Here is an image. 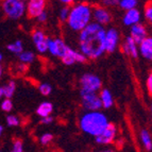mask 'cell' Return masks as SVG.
<instances>
[{"mask_svg": "<svg viewBox=\"0 0 152 152\" xmlns=\"http://www.w3.org/2000/svg\"><path fill=\"white\" fill-rule=\"evenodd\" d=\"M79 32V48L81 53L91 60H96L103 56L105 52V29L103 28V26L91 21L85 28Z\"/></svg>", "mask_w": 152, "mask_h": 152, "instance_id": "1", "label": "cell"}, {"mask_svg": "<svg viewBox=\"0 0 152 152\" xmlns=\"http://www.w3.org/2000/svg\"><path fill=\"white\" fill-rule=\"evenodd\" d=\"M109 124L107 115L98 111H86L79 120L80 129L89 136H97V135L107 127Z\"/></svg>", "mask_w": 152, "mask_h": 152, "instance_id": "2", "label": "cell"}, {"mask_svg": "<svg viewBox=\"0 0 152 152\" xmlns=\"http://www.w3.org/2000/svg\"><path fill=\"white\" fill-rule=\"evenodd\" d=\"M91 8L86 2H80L75 4L69 10V15L67 18V25L74 31H81L91 21Z\"/></svg>", "mask_w": 152, "mask_h": 152, "instance_id": "3", "label": "cell"}, {"mask_svg": "<svg viewBox=\"0 0 152 152\" xmlns=\"http://www.w3.org/2000/svg\"><path fill=\"white\" fill-rule=\"evenodd\" d=\"M2 10L8 18L17 20L26 14V2L23 0H3Z\"/></svg>", "mask_w": 152, "mask_h": 152, "instance_id": "4", "label": "cell"}, {"mask_svg": "<svg viewBox=\"0 0 152 152\" xmlns=\"http://www.w3.org/2000/svg\"><path fill=\"white\" fill-rule=\"evenodd\" d=\"M80 96H81L82 105L86 111H98L102 109L101 101L97 91H91L81 88Z\"/></svg>", "mask_w": 152, "mask_h": 152, "instance_id": "5", "label": "cell"}, {"mask_svg": "<svg viewBox=\"0 0 152 152\" xmlns=\"http://www.w3.org/2000/svg\"><path fill=\"white\" fill-rule=\"evenodd\" d=\"M117 136V128L114 124L109 122L107 126L99 133L96 138V142L99 145H111L115 142Z\"/></svg>", "mask_w": 152, "mask_h": 152, "instance_id": "6", "label": "cell"}, {"mask_svg": "<svg viewBox=\"0 0 152 152\" xmlns=\"http://www.w3.org/2000/svg\"><path fill=\"white\" fill-rule=\"evenodd\" d=\"M80 85L82 89L91 91H98L101 89L102 82L98 76L93 74H85L80 79Z\"/></svg>", "mask_w": 152, "mask_h": 152, "instance_id": "7", "label": "cell"}, {"mask_svg": "<svg viewBox=\"0 0 152 152\" xmlns=\"http://www.w3.org/2000/svg\"><path fill=\"white\" fill-rule=\"evenodd\" d=\"M67 48H68V46L66 45L65 42L61 38H48L47 51H49L51 56L61 58L66 52Z\"/></svg>", "mask_w": 152, "mask_h": 152, "instance_id": "8", "label": "cell"}, {"mask_svg": "<svg viewBox=\"0 0 152 152\" xmlns=\"http://www.w3.org/2000/svg\"><path fill=\"white\" fill-rule=\"evenodd\" d=\"M119 43V33L116 29L112 28L109 30H105V36H104V47L105 52L112 53L116 50L117 46Z\"/></svg>", "mask_w": 152, "mask_h": 152, "instance_id": "9", "label": "cell"}, {"mask_svg": "<svg viewBox=\"0 0 152 152\" xmlns=\"http://www.w3.org/2000/svg\"><path fill=\"white\" fill-rule=\"evenodd\" d=\"M61 60L65 65H72L75 63H85L87 58L81 52L76 51L74 49H71L70 47H68L64 56L61 58Z\"/></svg>", "mask_w": 152, "mask_h": 152, "instance_id": "10", "label": "cell"}, {"mask_svg": "<svg viewBox=\"0 0 152 152\" xmlns=\"http://www.w3.org/2000/svg\"><path fill=\"white\" fill-rule=\"evenodd\" d=\"M91 18L95 20V23L101 26H105L111 23L112 16L104 7H96L91 9Z\"/></svg>", "mask_w": 152, "mask_h": 152, "instance_id": "11", "label": "cell"}, {"mask_svg": "<svg viewBox=\"0 0 152 152\" xmlns=\"http://www.w3.org/2000/svg\"><path fill=\"white\" fill-rule=\"evenodd\" d=\"M28 4L26 5V13L30 18H36V16L42 13L46 8V0H28Z\"/></svg>", "mask_w": 152, "mask_h": 152, "instance_id": "12", "label": "cell"}, {"mask_svg": "<svg viewBox=\"0 0 152 152\" xmlns=\"http://www.w3.org/2000/svg\"><path fill=\"white\" fill-rule=\"evenodd\" d=\"M32 41L36 47V50L39 53L47 52L48 48V38L46 37L45 33L42 30H35L32 33Z\"/></svg>", "mask_w": 152, "mask_h": 152, "instance_id": "13", "label": "cell"}, {"mask_svg": "<svg viewBox=\"0 0 152 152\" xmlns=\"http://www.w3.org/2000/svg\"><path fill=\"white\" fill-rule=\"evenodd\" d=\"M140 19H142L140 11H138V9L136 8H133L126 11L124 18H122V21H124V26L131 27V26L135 25V23H140Z\"/></svg>", "mask_w": 152, "mask_h": 152, "instance_id": "14", "label": "cell"}, {"mask_svg": "<svg viewBox=\"0 0 152 152\" xmlns=\"http://www.w3.org/2000/svg\"><path fill=\"white\" fill-rule=\"evenodd\" d=\"M140 48V53L142 54V58H147L148 61L152 60V38L150 36H146L144 39L137 44Z\"/></svg>", "mask_w": 152, "mask_h": 152, "instance_id": "15", "label": "cell"}, {"mask_svg": "<svg viewBox=\"0 0 152 152\" xmlns=\"http://www.w3.org/2000/svg\"><path fill=\"white\" fill-rule=\"evenodd\" d=\"M122 50H124V54L131 56L133 58H138V47H137V43L131 37L126 38L124 45H122Z\"/></svg>", "mask_w": 152, "mask_h": 152, "instance_id": "16", "label": "cell"}, {"mask_svg": "<svg viewBox=\"0 0 152 152\" xmlns=\"http://www.w3.org/2000/svg\"><path fill=\"white\" fill-rule=\"evenodd\" d=\"M130 36L138 44L142 39H144V38L147 36V28L140 23H135V25L131 26Z\"/></svg>", "mask_w": 152, "mask_h": 152, "instance_id": "17", "label": "cell"}, {"mask_svg": "<svg viewBox=\"0 0 152 152\" xmlns=\"http://www.w3.org/2000/svg\"><path fill=\"white\" fill-rule=\"evenodd\" d=\"M100 101H101L102 107L104 109H110L114 105V99H113V95L111 94V91L107 88L101 89L100 95H99Z\"/></svg>", "mask_w": 152, "mask_h": 152, "instance_id": "18", "label": "cell"}, {"mask_svg": "<svg viewBox=\"0 0 152 152\" xmlns=\"http://www.w3.org/2000/svg\"><path fill=\"white\" fill-rule=\"evenodd\" d=\"M52 111H53V104L51 103V102L44 101L37 107L36 114L39 117H45V116H48V115H51Z\"/></svg>", "mask_w": 152, "mask_h": 152, "instance_id": "19", "label": "cell"}, {"mask_svg": "<svg viewBox=\"0 0 152 152\" xmlns=\"http://www.w3.org/2000/svg\"><path fill=\"white\" fill-rule=\"evenodd\" d=\"M140 136V140H142V144L145 147V149L147 150V151H151L152 150V140H151V135H150L149 131L146 129L142 130Z\"/></svg>", "mask_w": 152, "mask_h": 152, "instance_id": "20", "label": "cell"}, {"mask_svg": "<svg viewBox=\"0 0 152 152\" xmlns=\"http://www.w3.org/2000/svg\"><path fill=\"white\" fill-rule=\"evenodd\" d=\"M3 89V97L5 98H12L15 94L16 91V83L14 81H10L5 84L4 86H2Z\"/></svg>", "mask_w": 152, "mask_h": 152, "instance_id": "21", "label": "cell"}, {"mask_svg": "<svg viewBox=\"0 0 152 152\" xmlns=\"http://www.w3.org/2000/svg\"><path fill=\"white\" fill-rule=\"evenodd\" d=\"M18 56H19V61H20L21 63L27 64V65L33 63L34 60H35V54L33 53V52H31V51H23V50Z\"/></svg>", "mask_w": 152, "mask_h": 152, "instance_id": "22", "label": "cell"}, {"mask_svg": "<svg viewBox=\"0 0 152 152\" xmlns=\"http://www.w3.org/2000/svg\"><path fill=\"white\" fill-rule=\"evenodd\" d=\"M137 4H138V0H119L118 1V5L124 11L136 8Z\"/></svg>", "mask_w": 152, "mask_h": 152, "instance_id": "23", "label": "cell"}, {"mask_svg": "<svg viewBox=\"0 0 152 152\" xmlns=\"http://www.w3.org/2000/svg\"><path fill=\"white\" fill-rule=\"evenodd\" d=\"M8 50L14 54H19L21 51L23 50V42L16 41V42H14V43L10 44V45H8Z\"/></svg>", "mask_w": 152, "mask_h": 152, "instance_id": "24", "label": "cell"}, {"mask_svg": "<svg viewBox=\"0 0 152 152\" xmlns=\"http://www.w3.org/2000/svg\"><path fill=\"white\" fill-rule=\"evenodd\" d=\"M38 89H39V93H41L43 96H49L52 91V87H51L50 84L48 83H43L38 86Z\"/></svg>", "mask_w": 152, "mask_h": 152, "instance_id": "25", "label": "cell"}, {"mask_svg": "<svg viewBox=\"0 0 152 152\" xmlns=\"http://www.w3.org/2000/svg\"><path fill=\"white\" fill-rule=\"evenodd\" d=\"M1 110H2L3 112H7V113L12 111L13 102H12V100H11V98H5L4 100H3L2 103H1Z\"/></svg>", "mask_w": 152, "mask_h": 152, "instance_id": "26", "label": "cell"}, {"mask_svg": "<svg viewBox=\"0 0 152 152\" xmlns=\"http://www.w3.org/2000/svg\"><path fill=\"white\" fill-rule=\"evenodd\" d=\"M7 124H8V126H10V127H17V126H19V124H20V120H19V118H18L17 116H15V115H9V116L7 117Z\"/></svg>", "mask_w": 152, "mask_h": 152, "instance_id": "27", "label": "cell"}, {"mask_svg": "<svg viewBox=\"0 0 152 152\" xmlns=\"http://www.w3.org/2000/svg\"><path fill=\"white\" fill-rule=\"evenodd\" d=\"M52 140H53V135L50 134V133H45V134H43L41 136L39 142H41V144L43 146H47V145H49L52 142Z\"/></svg>", "mask_w": 152, "mask_h": 152, "instance_id": "28", "label": "cell"}, {"mask_svg": "<svg viewBox=\"0 0 152 152\" xmlns=\"http://www.w3.org/2000/svg\"><path fill=\"white\" fill-rule=\"evenodd\" d=\"M69 10H70V8H69L68 5H65V7H63V8L60 10V19H61V21H66L67 20V18H68V15H69Z\"/></svg>", "mask_w": 152, "mask_h": 152, "instance_id": "29", "label": "cell"}, {"mask_svg": "<svg viewBox=\"0 0 152 152\" xmlns=\"http://www.w3.org/2000/svg\"><path fill=\"white\" fill-rule=\"evenodd\" d=\"M13 152H23V144L20 140H16L13 142Z\"/></svg>", "mask_w": 152, "mask_h": 152, "instance_id": "30", "label": "cell"}, {"mask_svg": "<svg viewBox=\"0 0 152 152\" xmlns=\"http://www.w3.org/2000/svg\"><path fill=\"white\" fill-rule=\"evenodd\" d=\"M144 15L147 20H149V21L152 20V5L150 2H148V4H146V7H145Z\"/></svg>", "mask_w": 152, "mask_h": 152, "instance_id": "31", "label": "cell"}, {"mask_svg": "<svg viewBox=\"0 0 152 152\" xmlns=\"http://www.w3.org/2000/svg\"><path fill=\"white\" fill-rule=\"evenodd\" d=\"M15 70L17 71L19 75L23 74V72H26V71L28 70V65H27V64H25V63H21V62H20L19 64H17V65H16Z\"/></svg>", "mask_w": 152, "mask_h": 152, "instance_id": "32", "label": "cell"}, {"mask_svg": "<svg viewBox=\"0 0 152 152\" xmlns=\"http://www.w3.org/2000/svg\"><path fill=\"white\" fill-rule=\"evenodd\" d=\"M36 19H37L38 23H46L47 21V19H48V14H47V12H46L45 10L43 11L42 13H39L37 16H36Z\"/></svg>", "mask_w": 152, "mask_h": 152, "instance_id": "33", "label": "cell"}, {"mask_svg": "<svg viewBox=\"0 0 152 152\" xmlns=\"http://www.w3.org/2000/svg\"><path fill=\"white\" fill-rule=\"evenodd\" d=\"M146 86H147L149 95H151L152 94V75H149V76H148L147 81H146Z\"/></svg>", "mask_w": 152, "mask_h": 152, "instance_id": "34", "label": "cell"}, {"mask_svg": "<svg viewBox=\"0 0 152 152\" xmlns=\"http://www.w3.org/2000/svg\"><path fill=\"white\" fill-rule=\"evenodd\" d=\"M119 0H102L104 7H113V5H118Z\"/></svg>", "mask_w": 152, "mask_h": 152, "instance_id": "35", "label": "cell"}, {"mask_svg": "<svg viewBox=\"0 0 152 152\" xmlns=\"http://www.w3.org/2000/svg\"><path fill=\"white\" fill-rule=\"evenodd\" d=\"M53 121V117H51V115H48V116L42 117V124H50L51 122Z\"/></svg>", "mask_w": 152, "mask_h": 152, "instance_id": "36", "label": "cell"}, {"mask_svg": "<svg viewBox=\"0 0 152 152\" xmlns=\"http://www.w3.org/2000/svg\"><path fill=\"white\" fill-rule=\"evenodd\" d=\"M58 1H60V2H62L63 4H65V5H70V4H72L76 0H58Z\"/></svg>", "mask_w": 152, "mask_h": 152, "instance_id": "37", "label": "cell"}, {"mask_svg": "<svg viewBox=\"0 0 152 152\" xmlns=\"http://www.w3.org/2000/svg\"><path fill=\"white\" fill-rule=\"evenodd\" d=\"M3 97V89H2V87H0V99L2 98Z\"/></svg>", "mask_w": 152, "mask_h": 152, "instance_id": "38", "label": "cell"}, {"mask_svg": "<svg viewBox=\"0 0 152 152\" xmlns=\"http://www.w3.org/2000/svg\"><path fill=\"white\" fill-rule=\"evenodd\" d=\"M2 74H3V69H2V67H1V65H0V78H1Z\"/></svg>", "mask_w": 152, "mask_h": 152, "instance_id": "39", "label": "cell"}, {"mask_svg": "<svg viewBox=\"0 0 152 152\" xmlns=\"http://www.w3.org/2000/svg\"><path fill=\"white\" fill-rule=\"evenodd\" d=\"M2 132H3V127L0 124V136H1V134H2Z\"/></svg>", "mask_w": 152, "mask_h": 152, "instance_id": "40", "label": "cell"}, {"mask_svg": "<svg viewBox=\"0 0 152 152\" xmlns=\"http://www.w3.org/2000/svg\"><path fill=\"white\" fill-rule=\"evenodd\" d=\"M2 58H3V56H2V54H1V53H0V62H1V61H2Z\"/></svg>", "mask_w": 152, "mask_h": 152, "instance_id": "41", "label": "cell"}, {"mask_svg": "<svg viewBox=\"0 0 152 152\" xmlns=\"http://www.w3.org/2000/svg\"><path fill=\"white\" fill-rule=\"evenodd\" d=\"M23 1H25V2H27V1H28V0H23Z\"/></svg>", "mask_w": 152, "mask_h": 152, "instance_id": "42", "label": "cell"}]
</instances>
